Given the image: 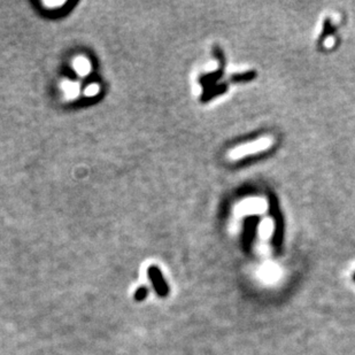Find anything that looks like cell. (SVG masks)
Instances as JSON below:
<instances>
[{
  "label": "cell",
  "instance_id": "obj_3",
  "mask_svg": "<svg viewBox=\"0 0 355 355\" xmlns=\"http://www.w3.org/2000/svg\"><path fill=\"white\" fill-rule=\"evenodd\" d=\"M75 68L76 70L81 72V75H85L87 71L90 69V66H89V62L85 61L84 59H77L75 61Z\"/></svg>",
  "mask_w": 355,
  "mask_h": 355
},
{
  "label": "cell",
  "instance_id": "obj_4",
  "mask_svg": "<svg viewBox=\"0 0 355 355\" xmlns=\"http://www.w3.org/2000/svg\"><path fill=\"white\" fill-rule=\"evenodd\" d=\"M148 294V289L146 286H140L139 289L135 292V300L136 301H143L146 299V296Z\"/></svg>",
  "mask_w": 355,
  "mask_h": 355
},
{
  "label": "cell",
  "instance_id": "obj_6",
  "mask_svg": "<svg viewBox=\"0 0 355 355\" xmlns=\"http://www.w3.org/2000/svg\"><path fill=\"white\" fill-rule=\"evenodd\" d=\"M95 90H96V91L98 90V86H97V85H92V86L89 87V89L86 90V94H87V95H94V94H95V92H94Z\"/></svg>",
  "mask_w": 355,
  "mask_h": 355
},
{
  "label": "cell",
  "instance_id": "obj_7",
  "mask_svg": "<svg viewBox=\"0 0 355 355\" xmlns=\"http://www.w3.org/2000/svg\"><path fill=\"white\" fill-rule=\"evenodd\" d=\"M353 279H354V282H355V272H354V276H353Z\"/></svg>",
  "mask_w": 355,
  "mask_h": 355
},
{
  "label": "cell",
  "instance_id": "obj_1",
  "mask_svg": "<svg viewBox=\"0 0 355 355\" xmlns=\"http://www.w3.org/2000/svg\"><path fill=\"white\" fill-rule=\"evenodd\" d=\"M148 276L151 282H152L155 292L158 293L159 296H161V298H166L169 294V286L166 279L163 278L161 271H160L157 267L152 266L148 269Z\"/></svg>",
  "mask_w": 355,
  "mask_h": 355
},
{
  "label": "cell",
  "instance_id": "obj_5",
  "mask_svg": "<svg viewBox=\"0 0 355 355\" xmlns=\"http://www.w3.org/2000/svg\"><path fill=\"white\" fill-rule=\"evenodd\" d=\"M44 4H45L46 6H59V5H62L65 3H62V2H45Z\"/></svg>",
  "mask_w": 355,
  "mask_h": 355
},
{
  "label": "cell",
  "instance_id": "obj_2",
  "mask_svg": "<svg viewBox=\"0 0 355 355\" xmlns=\"http://www.w3.org/2000/svg\"><path fill=\"white\" fill-rule=\"evenodd\" d=\"M268 146V142L267 140H260V142L254 143L252 145H249V146H244L245 148H240L239 151H236V152H233L232 155L233 158H237L238 155H242V154H246V153H251V152H255V151H260L262 148H265Z\"/></svg>",
  "mask_w": 355,
  "mask_h": 355
}]
</instances>
